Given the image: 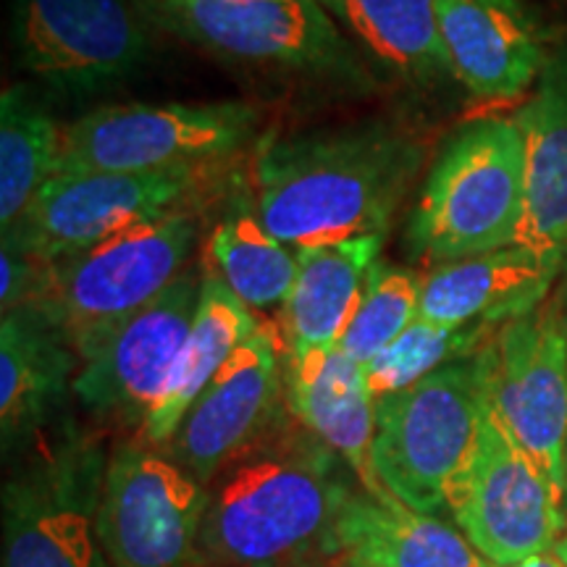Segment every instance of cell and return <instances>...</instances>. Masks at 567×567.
<instances>
[{"mask_svg": "<svg viewBox=\"0 0 567 567\" xmlns=\"http://www.w3.org/2000/svg\"><path fill=\"white\" fill-rule=\"evenodd\" d=\"M350 465L284 405L205 484L193 567H339ZM352 473V471H350Z\"/></svg>", "mask_w": 567, "mask_h": 567, "instance_id": "cell-1", "label": "cell"}, {"mask_svg": "<svg viewBox=\"0 0 567 567\" xmlns=\"http://www.w3.org/2000/svg\"><path fill=\"white\" fill-rule=\"evenodd\" d=\"M421 166L415 137L365 124L268 140L247 184L268 231L292 250H308L386 237Z\"/></svg>", "mask_w": 567, "mask_h": 567, "instance_id": "cell-2", "label": "cell"}, {"mask_svg": "<svg viewBox=\"0 0 567 567\" xmlns=\"http://www.w3.org/2000/svg\"><path fill=\"white\" fill-rule=\"evenodd\" d=\"M203 203L147 218L87 250L42 266L32 308L87 360L137 310L193 266Z\"/></svg>", "mask_w": 567, "mask_h": 567, "instance_id": "cell-3", "label": "cell"}, {"mask_svg": "<svg viewBox=\"0 0 567 567\" xmlns=\"http://www.w3.org/2000/svg\"><path fill=\"white\" fill-rule=\"evenodd\" d=\"M523 216V134L515 118H481L436 155L408 218L405 252L436 268L513 247Z\"/></svg>", "mask_w": 567, "mask_h": 567, "instance_id": "cell-4", "label": "cell"}, {"mask_svg": "<svg viewBox=\"0 0 567 567\" xmlns=\"http://www.w3.org/2000/svg\"><path fill=\"white\" fill-rule=\"evenodd\" d=\"M486 405L481 350L375 402L371 460L381 486L417 513H446V492L476 452Z\"/></svg>", "mask_w": 567, "mask_h": 567, "instance_id": "cell-5", "label": "cell"}, {"mask_svg": "<svg viewBox=\"0 0 567 567\" xmlns=\"http://www.w3.org/2000/svg\"><path fill=\"white\" fill-rule=\"evenodd\" d=\"M145 21L218 59L365 84L358 51L318 0H132Z\"/></svg>", "mask_w": 567, "mask_h": 567, "instance_id": "cell-6", "label": "cell"}, {"mask_svg": "<svg viewBox=\"0 0 567 567\" xmlns=\"http://www.w3.org/2000/svg\"><path fill=\"white\" fill-rule=\"evenodd\" d=\"M258 126L260 113L245 103L103 105L61 126L55 174L221 166Z\"/></svg>", "mask_w": 567, "mask_h": 567, "instance_id": "cell-7", "label": "cell"}, {"mask_svg": "<svg viewBox=\"0 0 567 567\" xmlns=\"http://www.w3.org/2000/svg\"><path fill=\"white\" fill-rule=\"evenodd\" d=\"M101 442L76 429L38 446L3 484V567H111L97 538Z\"/></svg>", "mask_w": 567, "mask_h": 567, "instance_id": "cell-8", "label": "cell"}, {"mask_svg": "<svg viewBox=\"0 0 567 567\" xmlns=\"http://www.w3.org/2000/svg\"><path fill=\"white\" fill-rule=\"evenodd\" d=\"M213 182L216 166L55 174L3 234V247L53 264L147 218L205 203Z\"/></svg>", "mask_w": 567, "mask_h": 567, "instance_id": "cell-9", "label": "cell"}, {"mask_svg": "<svg viewBox=\"0 0 567 567\" xmlns=\"http://www.w3.org/2000/svg\"><path fill=\"white\" fill-rule=\"evenodd\" d=\"M488 402L515 442L565 502L567 302L549 295L526 316L496 326L481 347Z\"/></svg>", "mask_w": 567, "mask_h": 567, "instance_id": "cell-10", "label": "cell"}, {"mask_svg": "<svg viewBox=\"0 0 567 567\" xmlns=\"http://www.w3.org/2000/svg\"><path fill=\"white\" fill-rule=\"evenodd\" d=\"M446 513L488 565H517L555 549L565 534L563 502L515 442L507 425L486 405L471 460L446 492Z\"/></svg>", "mask_w": 567, "mask_h": 567, "instance_id": "cell-11", "label": "cell"}, {"mask_svg": "<svg viewBox=\"0 0 567 567\" xmlns=\"http://www.w3.org/2000/svg\"><path fill=\"white\" fill-rule=\"evenodd\" d=\"M205 486L158 446L124 442L105 465L97 538L111 567H193Z\"/></svg>", "mask_w": 567, "mask_h": 567, "instance_id": "cell-12", "label": "cell"}, {"mask_svg": "<svg viewBox=\"0 0 567 567\" xmlns=\"http://www.w3.org/2000/svg\"><path fill=\"white\" fill-rule=\"evenodd\" d=\"M11 40L21 66L69 95L116 87L151 59L132 0H13Z\"/></svg>", "mask_w": 567, "mask_h": 567, "instance_id": "cell-13", "label": "cell"}, {"mask_svg": "<svg viewBox=\"0 0 567 567\" xmlns=\"http://www.w3.org/2000/svg\"><path fill=\"white\" fill-rule=\"evenodd\" d=\"M203 279V264L189 266L166 292L126 318L82 360L74 396L92 417L140 436L193 329Z\"/></svg>", "mask_w": 567, "mask_h": 567, "instance_id": "cell-14", "label": "cell"}, {"mask_svg": "<svg viewBox=\"0 0 567 567\" xmlns=\"http://www.w3.org/2000/svg\"><path fill=\"white\" fill-rule=\"evenodd\" d=\"M284 368L287 339L276 318H264L158 450L205 486L226 460L250 444L287 405Z\"/></svg>", "mask_w": 567, "mask_h": 567, "instance_id": "cell-15", "label": "cell"}, {"mask_svg": "<svg viewBox=\"0 0 567 567\" xmlns=\"http://www.w3.org/2000/svg\"><path fill=\"white\" fill-rule=\"evenodd\" d=\"M452 76L484 101L520 97L547 66L544 40L517 0H436Z\"/></svg>", "mask_w": 567, "mask_h": 567, "instance_id": "cell-16", "label": "cell"}, {"mask_svg": "<svg viewBox=\"0 0 567 567\" xmlns=\"http://www.w3.org/2000/svg\"><path fill=\"white\" fill-rule=\"evenodd\" d=\"M80 358L32 308L3 313L0 323V439L3 455L30 450L74 394Z\"/></svg>", "mask_w": 567, "mask_h": 567, "instance_id": "cell-17", "label": "cell"}, {"mask_svg": "<svg viewBox=\"0 0 567 567\" xmlns=\"http://www.w3.org/2000/svg\"><path fill=\"white\" fill-rule=\"evenodd\" d=\"M284 394L297 421L350 465L360 488L375 499L392 496L373 471L375 400L365 386L363 368L339 347L300 354L287 350Z\"/></svg>", "mask_w": 567, "mask_h": 567, "instance_id": "cell-18", "label": "cell"}, {"mask_svg": "<svg viewBox=\"0 0 567 567\" xmlns=\"http://www.w3.org/2000/svg\"><path fill=\"white\" fill-rule=\"evenodd\" d=\"M526 147V216L515 245L547 264L567 260V51L555 53L515 113Z\"/></svg>", "mask_w": 567, "mask_h": 567, "instance_id": "cell-19", "label": "cell"}, {"mask_svg": "<svg viewBox=\"0 0 567 567\" xmlns=\"http://www.w3.org/2000/svg\"><path fill=\"white\" fill-rule=\"evenodd\" d=\"M563 268L526 247L476 255L423 274L417 318L439 326H502L526 316L551 295Z\"/></svg>", "mask_w": 567, "mask_h": 567, "instance_id": "cell-20", "label": "cell"}, {"mask_svg": "<svg viewBox=\"0 0 567 567\" xmlns=\"http://www.w3.org/2000/svg\"><path fill=\"white\" fill-rule=\"evenodd\" d=\"M384 237L297 250V276L287 302L276 316L292 354L337 350L350 326L365 276L381 258Z\"/></svg>", "mask_w": 567, "mask_h": 567, "instance_id": "cell-21", "label": "cell"}, {"mask_svg": "<svg viewBox=\"0 0 567 567\" xmlns=\"http://www.w3.org/2000/svg\"><path fill=\"white\" fill-rule=\"evenodd\" d=\"M354 51L405 87L429 90L452 76L436 0H318Z\"/></svg>", "mask_w": 567, "mask_h": 567, "instance_id": "cell-22", "label": "cell"}, {"mask_svg": "<svg viewBox=\"0 0 567 567\" xmlns=\"http://www.w3.org/2000/svg\"><path fill=\"white\" fill-rule=\"evenodd\" d=\"M347 563L360 567H486V559L442 517L423 515L394 496L360 488L342 520Z\"/></svg>", "mask_w": 567, "mask_h": 567, "instance_id": "cell-23", "label": "cell"}, {"mask_svg": "<svg viewBox=\"0 0 567 567\" xmlns=\"http://www.w3.org/2000/svg\"><path fill=\"white\" fill-rule=\"evenodd\" d=\"M260 321L264 318L252 313L216 276L205 271L193 329H189L187 342L176 358L174 371L168 375L151 417L142 425V442L163 446L174 436L193 402L210 384L213 375L226 365L234 350L258 329Z\"/></svg>", "mask_w": 567, "mask_h": 567, "instance_id": "cell-24", "label": "cell"}, {"mask_svg": "<svg viewBox=\"0 0 567 567\" xmlns=\"http://www.w3.org/2000/svg\"><path fill=\"white\" fill-rule=\"evenodd\" d=\"M203 268L252 313L281 310L297 276V250L268 231L255 208L250 184L229 195L224 216L203 243Z\"/></svg>", "mask_w": 567, "mask_h": 567, "instance_id": "cell-25", "label": "cell"}, {"mask_svg": "<svg viewBox=\"0 0 567 567\" xmlns=\"http://www.w3.org/2000/svg\"><path fill=\"white\" fill-rule=\"evenodd\" d=\"M61 126L21 84L0 97V229L24 216L40 189L55 176Z\"/></svg>", "mask_w": 567, "mask_h": 567, "instance_id": "cell-26", "label": "cell"}, {"mask_svg": "<svg viewBox=\"0 0 567 567\" xmlns=\"http://www.w3.org/2000/svg\"><path fill=\"white\" fill-rule=\"evenodd\" d=\"M496 326L471 323V326H439L423 318H415L413 323L379 352L371 363L363 365V379L368 392L375 402L405 392L429 373L452 363V360L467 358L484 347Z\"/></svg>", "mask_w": 567, "mask_h": 567, "instance_id": "cell-27", "label": "cell"}, {"mask_svg": "<svg viewBox=\"0 0 567 567\" xmlns=\"http://www.w3.org/2000/svg\"><path fill=\"white\" fill-rule=\"evenodd\" d=\"M423 274L410 266H394L375 260L365 276L363 295L350 326H347L339 350L360 368L384 352L421 310Z\"/></svg>", "mask_w": 567, "mask_h": 567, "instance_id": "cell-28", "label": "cell"}, {"mask_svg": "<svg viewBox=\"0 0 567 567\" xmlns=\"http://www.w3.org/2000/svg\"><path fill=\"white\" fill-rule=\"evenodd\" d=\"M42 266L45 264H40V260H32L27 255L3 247V255H0V274H3L0 305H3V313H11V310L24 308V305L32 302L42 279Z\"/></svg>", "mask_w": 567, "mask_h": 567, "instance_id": "cell-29", "label": "cell"}, {"mask_svg": "<svg viewBox=\"0 0 567 567\" xmlns=\"http://www.w3.org/2000/svg\"><path fill=\"white\" fill-rule=\"evenodd\" d=\"M486 567H499V565H488L486 563ZM507 567H567V565L555 555V549H549V551H542V555L528 557V559H523V563L507 565Z\"/></svg>", "mask_w": 567, "mask_h": 567, "instance_id": "cell-30", "label": "cell"}, {"mask_svg": "<svg viewBox=\"0 0 567 567\" xmlns=\"http://www.w3.org/2000/svg\"><path fill=\"white\" fill-rule=\"evenodd\" d=\"M555 555L563 559V563L567 565V528H565V534L557 538V544H555Z\"/></svg>", "mask_w": 567, "mask_h": 567, "instance_id": "cell-31", "label": "cell"}, {"mask_svg": "<svg viewBox=\"0 0 567 567\" xmlns=\"http://www.w3.org/2000/svg\"><path fill=\"white\" fill-rule=\"evenodd\" d=\"M563 507H565V515H567V450H565V502H563Z\"/></svg>", "mask_w": 567, "mask_h": 567, "instance_id": "cell-32", "label": "cell"}, {"mask_svg": "<svg viewBox=\"0 0 567 567\" xmlns=\"http://www.w3.org/2000/svg\"><path fill=\"white\" fill-rule=\"evenodd\" d=\"M563 295H565V302H567V260H565V287H563Z\"/></svg>", "mask_w": 567, "mask_h": 567, "instance_id": "cell-33", "label": "cell"}, {"mask_svg": "<svg viewBox=\"0 0 567 567\" xmlns=\"http://www.w3.org/2000/svg\"><path fill=\"white\" fill-rule=\"evenodd\" d=\"M339 567H360V565H352V563H344V565H339Z\"/></svg>", "mask_w": 567, "mask_h": 567, "instance_id": "cell-34", "label": "cell"}]
</instances>
